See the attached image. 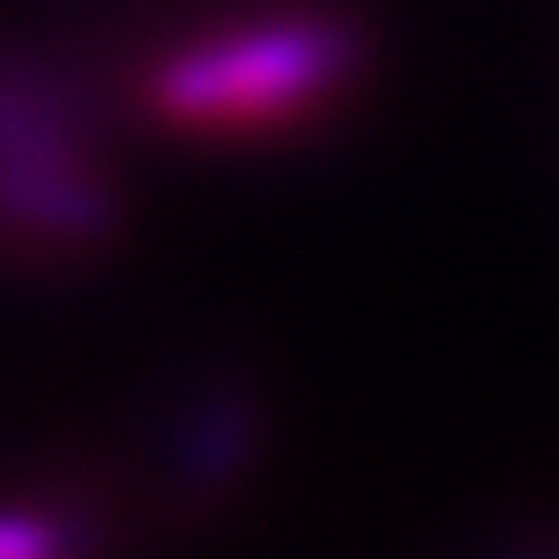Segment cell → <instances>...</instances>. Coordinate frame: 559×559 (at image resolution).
Listing matches in <instances>:
<instances>
[{"mask_svg":"<svg viewBox=\"0 0 559 559\" xmlns=\"http://www.w3.org/2000/svg\"><path fill=\"white\" fill-rule=\"evenodd\" d=\"M365 66L354 22L288 11L195 38L153 71V109L186 131H272L332 104Z\"/></svg>","mask_w":559,"mask_h":559,"instance_id":"1","label":"cell"},{"mask_svg":"<svg viewBox=\"0 0 559 559\" xmlns=\"http://www.w3.org/2000/svg\"><path fill=\"white\" fill-rule=\"evenodd\" d=\"M60 533L27 511H0V559H55Z\"/></svg>","mask_w":559,"mask_h":559,"instance_id":"2","label":"cell"}]
</instances>
